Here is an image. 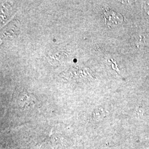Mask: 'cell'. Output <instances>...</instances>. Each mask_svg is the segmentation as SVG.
<instances>
[{"label": "cell", "instance_id": "6da1fadb", "mask_svg": "<svg viewBox=\"0 0 149 149\" xmlns=\"http://www.w3.org/2000/svg\"><path fill=\"white\" fill-rule=\"evenodd\" d=\"M104 17L106 23L109 26L120 24L123 21L122 15L114 11H107L104 13Z\"/></svg>", "mask_w": 149, "mask_h": 149}]
</instances>
